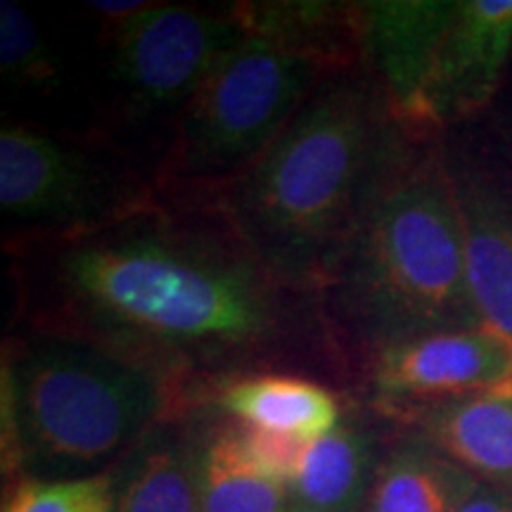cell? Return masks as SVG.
Listing matches in <instances>:
<instances>
[{
    "label": "cell",
    "instance_id": "7c38bea8",
    "mask_svg": "<svg viewBox=\"0 0 512 512\" xmlns=\"http://www.w3.org/2000/svg\"><path fill=\"white\" fill-rule=\"evenodd\" d=\"M451 181L472 304L482 325L512 337V204L472 171H451Z\"/></svg>",
    "mask_w": 512,
    "mask_h": 512
},
{
    "label": "cell",
    "instance_id": "4fadbf2b",
    "mask_svg": "<svg viewBox=\"0 0 512 512\" xmlns=\"http://www.w3.org/2000/svg\"><path fill=\"white\" fill-rule=\"evenodd\" d=\"M110 472L114 512H202L192 408L159 422Z\"/></svg>",
    "mask_w": 512,
    "mask_h": 512
},
{
    "label": "cell",
    "instance_id": "9a60e30c",
    "mask_svg": "<svg viewBox=\"0 0 512 512\" xmlns=\"http://www.w3.org/2000/svg\"><path fill=\"white\" fill-rule=\"evenodd\" d=\"M479 486L430 441L401 430L389 439L366 512H460Z\"/></svg>",
    "mask_w": 512,
    "mask_h": 512
},
{
    "label": "cell",
    "instance_id": "d6986e66",
    "mask_svg": "<svg viewBox=\"0 0 512 512\" xmlns=\"http://www.w3.org/2000/svg\"><path fill=\"white\" fill-rule=\"evenodd\" d=\"M3 512H114L112 472L81 479H17Z\"/></svg>",
    "mask_w": 512,
    "mask_h": 512
},
{
    "label": "cell",
    "instance_id": "8fae6325",
    "mask_svg": "<svg viewBox=\"0 0 512 512\" xmlns=\"http://www.w3.org/2000/svg\"><path fill=\"white\" fill-rule=\"evenodd\" d=\"M389 439L358 408H344L335 430L309 441L287 486L290 505L311 512H366Z\"/></svg>",
    "mask_w": 512,
    "mask_h": 512
},
{
    "label": "cell",
    "instance_id": "ac0fdd59",
    "mask_svg": "<svg viewBox=\"0 0 512 512\" xmlns=\"http://www.w3.org/2000/svg\"><path fill=\"white\" fill-rule=\"evenodd\" d=\"M0 72L15 88H46L57 79L53 50L29 12L15 0L0 3Z\"/></svg>",
    "mask_w": 512,
    "mask_h": 512
},
{
    "label": "cell",
    "instance_id": "2e32d148",
    "mask_svg": "<svg viewBox=\"0 0 512 512\" xmlns=\"http://www.w3.org/2000/svg\"><path fill=\"white\" fill-rule=\"evenodd\" d=\"M197 425V475L202 512H287L285 486L261 477L238 444L235 420L216 408H192Z\"/></svg>",
    "mask_w": 512,
    "mask_h": 512
},
{
    "label": "cell",
    "instance_id": "ba28073f",
    "mask_svg": "<svg viewBox=\"0 0 512 512\" xmlns=\"http://www.w3.org/2000/svg\"><path fill=\"white\" fill-rule=\"evenodd\" d=\"M107 29L114 81L131 112L176 119L214 64L247 36L233 10L166 3H150Z\"/></svg>",
    "mask_w": 512,
    "mask_h": 512
},
{
    "label": "cell",
    "instance_id": "e0dca14e",
    "mask_svg": "<svg viewBox=\"0 0 512 512\" xmlns=\"http://www.w3.org/2000/svg\"><path fill=\"white\" fill-rule=\"evenodd\" d=\"M233 12L247 36L318 57L335 72H354L356 60H361L356 5L240 3Z\"/></svg>",
    "mask_w": 512,
    "mask_h": 512
},
{
    "label": "cell",
    "instance_id": "8992f818",
    "mask_svg": "<svg viewBox=\"0 0 512 512\" xmlns=\"http://www.w3.org/2000/svg\"><path fill=\"white\" fill-rule=\"evenodd\" d=\"M335 74L342 72L318 57L245 36L214 64L176 119L164 183L214 197L264 155Z\"/></svg>",
    "mask_w": 512,
    "mask_h": 512
},
{
    "label": "cell",
    "instance_id": "ffe728a7",
    "mask_svg": "<svg viewBox=\"0 0 512 512\" xmlns=\"http://www.w3.org/2000/svg\"><path fill=\"white\" fill-rule=\"evenodd\" d=\"M235 434H238V444L242 453H245L247 463L261 477L271 479V482L287 489L294 475H297L299 465H302L309 441L292 437V434L268 432L259 430V427L242 425L238 420H235Z\"/></svg>",
    "mask_w": 512,
    "mask_h": 512
},
{
    "label": "cell",
    "instance_id": "5bb4252c",
    "mask_svg": "<svg viewBox=\"0 0 512 512\" xmlns=\"http://www.w3.org/2000/svg\"><path fill=\"white\" fill-rule=\"evenodd\" d=\"M204 403L242 425L304 441L335 430L347 408L328 384L290 373L238 377L214 389Z\"/></svg>",
    "mask_w": 512,
    "mask_h": 512
},
{
    "label": "cell",
    "instance_id": "603a6c76",
    "mask_svg": "<svg viewBox=\"0 0 512 512\" xmlns=\"http://www.w3.org/2000/svg\"><path fill=\"white\" fill-rule=\"evenodd\" d=\"M287 512H311V510H302V508H294V505H290V510Z\"/></svg>",
    "mask_w": 512,
    "mask_h": 512
},
{
    "label": "cell",
    "instance_id": "44dd1931",
    "mask_svg": "<svg viewBox=\"0 0 512 512\" xmlns=\"http://www.w3.org/2000/svg\"><path fill=\"white\" fill-rule=\"evenodd\" d=\"M460 512H512V491L491 489L482 484Z\"/></svg>",
    "mask_w": 512,
    "mask_h": 512
},
{
    "label": "cell",
    "instance_id": "6da1fadb",
    "mask_svg": "<svg viewBox=\"0 0 512 512\" xmlns=\"http://www.w3.org/2000/svg\"><path fill=\"white\" fill-rule=\"evenodd\" d=\"M31 328L72 332L174 382L188 408L238 377L342 370L323 302L287 290L214 202L150 207L19 254Z\"/></svg>",
    "mask_w": 512,
    "mask_h": 512
},
{
    "label": "cell",
    "instance_id": "9c48e42d",
    "mask_svg": "<svg viewBox=\"0 0 512 512\" xmlns=\"http://www.w3.org/2000/svg\"><path fill=\"white\" fill-rule=\"evenodd\" d=\"M512 387V337L477 328L432 332L382 354L368 366V408L392 422L411 408Z\"/></svg>",
    "mask_w": 512,
    "mask_h": 512
},
{
    "label": "cell",
    "instance_id": "7a4b0ae2",
    "mask_svg": "<svg viewBox=\"0 0 512 512\" xmlns=\"http://www.w3.org/2000/svg\"><path fill=\"white\" fill-rule=\"evenodd\" d=\"M406 133L370 74H335L211 202L280 285L320 299L413 159Z\"/></svg>",
    "mask_w": 512,
    "mask_h": 512
},
{
    "label": "cell",
    "instance_id": "7402d4cb",
    "mask_svg": "<svg viewBox=\"0 0 512 512\" xmlns=\"http://www.w3.org/2000/svg\"><path fill=\"white\" fill-rule=\"evenodd\" d=\"M150 3H143V0H124V3H117V0H102V3H91V8L95 12H100L102 17H110L112 24H119L128 19L131 15H136V12L145 10Z\"/></svg>",
    "mask_w": 512,
    "mask_h": 512
},
{
    "label": "cell",
    "instance_id": "3957f363",
    "mask_svg": "<svg viewBox=\"0 0 512 512\" xmlns=\"http://www.w3.org/2000/svg\"><path fill=\"white\" fill-rule=\"evenodd\" d=\"M5 479L105 475L159 422L190 411L174 382L93 339L31 328L0 370Z\"/></svg>",
    "mask_w": 512,
    "mask_h": 512
},
{
    "label": "cell",
    "instance_id": "30bf717a",
    "mask_svg": "<svg viewBox=\"0 0 512 512\" xmlns=\"http://www.w3.org/2000/svg\"><path fill=\"white\" fill-rule=\"evenodd\" d=\"M491 489L512 491V387L411 408L392 420Z\"/></svg>",
    "mask_w": 512,
    "mask_h": 512
},
{
    "label": "cell",
    "instance_id": "5b68a950",
    "mask_svg": "<svg viewBox=\"0 0 512 512\" xmlns=\"http://www.w3.org/2000/svg\"><path fill=\"white\" fill-rule=\"evenodd\" d=\"M361 60L406 128L486 107L512 55V0L356 3Z\"/></svg>",
    "mask_w": 512,
    "mask_h": 512
},
{
    "label": "cell",
    "instance_id": "277c9868",
    "mask_svg": "<svg viewBox=\"0 0 512 512\" xmlns=\"http://www.w3.org/2000/svg\"><path fill=\"white\" fill-rule=\"evenodd\" d=\"M320 302L344 354L370 361L415 337L482 325L446 162L413 155L403 166Z\"/></svg>",
    "mask_w": 512,
    "mask_h": 512
},
{
    "label": "cell",
    "instance_id": "52a82bcc",
    "mask_svg": "<svg viewBox=\"0 0 512 512\" xmlns=\"http://www.w3.org/2000/svg\"><path fill=\"white\" fill-rule=\"evenodd\" d=\"M155 190L128 166L38 131H0V209L24 245L72 238L155 204Z\"/></svg>",
    "mask_w": 512,
    "mask_h": 512
}]
</instances>
